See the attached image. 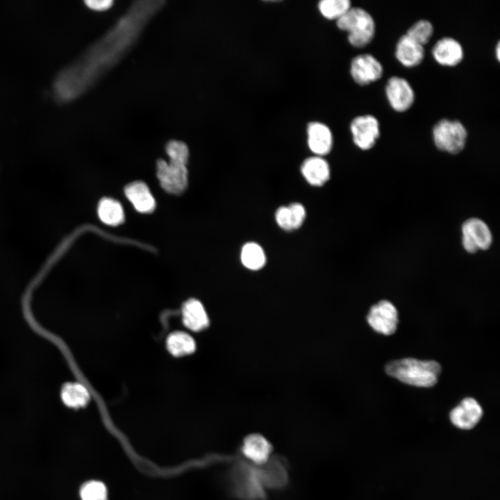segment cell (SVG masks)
<instances>
[{"mask_svg": "<svg viewBox=\"0 0 500 500\" xmlns=\"http://www.w3.org/2000/svg\"><path fill=\"white\" fill-rule=\"evenodd\" d=\"M462 233L463 247L469 253L488 249L492 244L491 231L480 219L470 218L465 221L462 226Z\"/></svg>", "mask_w": 500, "mask_h": 500, "instance_id": "cell-7", "label": "cell"}, {"mask_svg": "<svg viewBox=\"0 0 500 500\" xmlns=\"http://www.w3.org/2000/svg\"><path fill=\"white\" fill-rule=\"evenodd\" d=\"M301 172L306 182L315 187L324 185L330 178L331 174L328 162L318 156L306 158L301 165Z\"/></svg>", "mask_w": 500, "mask_h": 500, "instance_id": "cell-16", "label": "cell"}, {"mask_svg": "<svg viewBox=\"0 0 500 500\" xmlns=\"http://www.w3.org/2000/svg\"><path fill=\"white\" fill-rule=\"evenodd\" d=\"M275 220L281 228L285 231H292L288 206H282L276 210L275 213Z\"/></svg>", "mask_w": 500, "mask_h": 500, "instance_id": "cell-27", "label": "cell"}, {"mask_svg": "<svg viewBox=\"0 0 500 500\" xmlns=\"http://www.w3.org/2000/svg\"><path fill=\"white\" fill-rule=\"evenodd\" d=\"M97 212L101 221L109 226H117L124 220L121 203L112 198L101 199L98 204Z\"/></svg>", "mask_w": 500, "mask_h": 500, "instance_id": "cell-19", "label": "cell"}, {"mask_svg": "<svg viewBox=\"0 0 500 500\" xmlns=\"http://www.w3.org/2000/svg\"><path fill=\"white\" fill-rule=\"evenodd\" d=\"M113 3L112 0H86L85 3L94 10H105L109 8Z\"/></svg>", "mask_w": 500, "mask_h": 500, "instance_id": "cell-28", "label": "cell"}, {"mask_svg": "<svg viewBox=\"0 0 500 500\" xmlns=\"http://www.w3.org/2000/svg\"><path fill=\"white\" fill-rule=\"evenodd\" d=\"M367 320L376 332L390 335L397 330L398 312L391 302L382 300L371 307Z\"/></svg>", "mask_w": 500, "mask_h": 500, "instance_id": "cell-9", "label": "cell"}, {"mask_svg": "<svg viewBox=\"0 0 500 500\" xmlns=\"http://www.w3.org/2000/svg\"><path fill=\"white\" fill-rule=\"evenodd\" d=\"M483 414V409L477 401L472 397H467L451 410L449 416L455 426L468 430L478 424Z\"/></svg>", "mask_w": 500, "mask_h": 500, "instance_id": "cell-11", "label": "cell"}, {"mask_svg": "<svg viewBox=\"0 0 500 500\" xmlns=\"http://www.w3.org/2000/svg\"><path fill=\"white\" fill-rule=\"evenodd\" d=\"M240 260L247 269L256 271L265 266L267 258L264 249L259 244L249 242L241 249Z\"/></svg>", "mask_w": 500, "mask_h": 500, "instance_id": "cell-21", "label": "cell"}, {"mask_svg": "<svg viewBox=\"0 0 500 500\" xmlns=\"http://www.w3.org/2000/svg\"><path fill=\"white\" fill-rule=\"evenodd\" d=\"M495 56L497 59V60H500V44L498 42L497 44V46L495 47Z\"/></svg>", "mask_w": 500, "mask_h": 500, "instance_id": "cell-29", "label": "cell"}, {"mask_svg": "<svg viewBox=\"0 0 500 500\" xmlns=\"http://www.w3.org/2000/svg\"><path fill=\"white\" fill-rule=\"evenodd\" d=\"M350 131L354 144L362 150H369L379 138L380 124L372 115H359L351 120Z\"/></svg>", "mask_w": 500, "mask_h": 500, "instance_id": "cell-6", "label": "cell"}, {"mask_svg": "<svg viewBox=\"0 0 500 500\" xmlns=\"http://www.w3.org/2000/svg\"><path fill=\"white\" fill-rule=\"evenodd\" d=\"M350 74L357 84L367 85L378 81L382 77L383 67L373 55L359 54L351 60Z\"/></svg>", "mask_w": 500, "mask_h": 500, "instance_id": "cell-10", "label": "cell"}, {"mask_svg": "<svg viewBox=\"0 0 500 500\" xmlns=\"http://www.w3.org/2000/svg\"><path fill=\"white\" fill-rule=\"evenodd\" d=\"M60 397L67 407L79 408L88 404L90 394L86 388L81 383H67L61 389Z\"/></svg>", "mask_w": 500, "mask_h": 500, "instance_id": "cell-20", "label": "cell"}, {"mask_svg": "<svg viewBox=\"0 0 500 500\" xmlns=\"http://www.w3.org/2000/svg\"><path fill=\"white\" fill-rule=\"evenodd\" d=\"M385 370L388 375L404 383L430 388L438 382L441 366L434 360L407 358L388 362Z\"/></svg>", "mask_w": 500, "mask_h": 500, "instance_id": "cell-2", "label": "cell"}, {"mask_svg": "<svg viewBox=\"0 0 500 500\" xmlns=\"http://www.w3.org/2000/svg\"><path fill=\"white\" fill-rule=\"evenodd\" d=\"M307 143L314 156L323 157L332 149L333 137L330 128L320 122H311L307 126Z\"/></svg>", "mask_w": 500, "mask_h": 500, "instance_id": "cell-14", "label": "cell"}, {"mask_svg": "<svg viewBox=\"0 0 500 500\" xmlns=\"http://www.w3.org/2000/svg\"><path fill=\"white\" fill-rule=\"evenodd\" d=\"M187 163L169 159H160L156 163V174L162 189L168 193L180 194L187 188L188 173Z\"/></svg>", "mask_w": 500, "mask_h": 500, "instance_id": "cell-5", "label": "cell"}, {"mask_svg": "<svg viewBox=\"0 0 500 500\" xmlns=\"http://www.w3.org/2000/svg\"><path fill=\"white\" fill-rule=\"evenodd\" d=\"M182 313L184 324L194 331H201L208 326V315L201 303L197 299L187 301L183 307Z\"/></svg>", "mask_w": 500, "mask_h": 500, "instance_id": "cell-18", "label": "cell"}, {"mask_svg": "<svg viewBox=\"0 0 500 500\" xmlns=\"http://www.w3.org/2000/svg\"><path fill=\"white\" fill-rule=\"evenodd\" d=\"M240 451L253 465L262 466L269 460L272 446L262 435L252 433L243 440Z\"/></svg>", "mask_w": 500, "mask_h": 500, "instance_id": "cell-13", "label": "cell"}, {"mask_svg": "<svg viewBox=\"0 0 500 500\" xmlns=\"http://www.w3.org/2000/svg\"><path fill=\"white\" fill-rule=\"evenodd\" d=\"M107 496L106 485L99 481H88L80 489L81 500H107Z\"/></svg>", "mask_w": 500, "mask_h": 500, "instance_id": "cell-25", "label": "cell"}, {"mask_svg": "<svg viewBox=\"0 0 500 500\" xmlns=\"http://www.w3.org/2000/svg\"><path fill=\"white\" fill-rule=\"evenodd\" d=\"M434 28L431 22L420 19L414 23L406 34L417 43L424 46L431 40Z\"/></svg>", "mask_w": 500, "mask_h": 500, "instance_id": "cell-24", "label": "cell"}, {"mask_svg": "<svg viewBox=\"0 0 500 500\" xmlns=\"http://www.w3.org/2000/svg\"><path fill=\"white\" fill-rule=\"evenodd\" d=\"M290 217L292 230L297 229L303 224L306 210L300 203H292L288 206Z\"/></svg>", "mask_w": 500, "mask_h": 500, "instance_id": "cell-26", "label": "cell"}, {"mask_svg": "<svg viewBox=\"0 0 500 500\" xmlns=\"http://www.w3.org/2000/svg\"><path fill=\"white\" fill-rule=\"evenodd\" d=\"M349 0H322L318 3V10L328 19L338 20L351 7Z\"/></svg>", "mask_w": 500, "mask_h": 500, "instance_id": "cell-23", "label": "cell"}, {"mask_svg": "<svg viewBox=\"0 0 500 500\" xmlns=\"http://www.w3.org/2000/svg\"><path fill=\"white\" fill-rule=\"evenodd\" d=\"M385 93L390 107L399 112L409 110L415 99L412 85L406 78L401 76H393L388 80Z\"/></svg>", "mask_w": 500, "mask_h": 500, "instance_id": "cell-8", "label": "cell"}, {"mask_svg": "<svg viewBox=\"0 0 500 500\" xmlns=\"http://www.w3.org/2000/svg\"><path fill=\"white\" fill-rule=\"evenodd\" d=\"M431 53L435 62L444 67H455L460 64L464 58L462 44L451 37H444L438 40L433 45Z\"/></svg>", "mask_w": 500, "mask_h": 500, "instance_id": "cell-12", "label": "cell"}, {"mask_svg": "<svg viewBox=\"0 0 500 500\" xmlns=\"http://www.w3.org/2000/svg\"><path fill=\"white\" fill-rule=\"evenodd\" d=\"M338 28L347 33L349 44L356 48L368 45L376 33V24L372 15L364 8L351 6L336 21Z\"/></svg>", "mask_w": 500, "mask_h": 500, "instance_id": "cell-3", "label": "cell"}, {"mask_svg": "<svg viewBox=\"0 0 500 500\" xmlns=\"http://www.w3.org/2000/svg\"><path fill=\"white\" fill-rule=\"evenodd\" d=\"M433 139L441 151L456 154L465 147L467 138L465 126L458 120L442 119L433 127Z\"/></svg>", "mask_w": 500, "mask_h": 500, "instance_id": "cell-4", "label": "cell"}, {"mask_svg": "<svg viewBox=\"0 0 500 500\" xmlns=\"http://www.w3.org/2000/svg\"><path fill=\"white\" fill-rule=\"evenodd\" d=\"M124 193L137 211L150 213L154 210L155 199L145 183L132 182L125 187Z\"/></svg>", "mask_w": 500, "mask_h": 500, "instance_id": "cell-17", "label": "cell"}, {"mask_svg": "<svg viewBox=\"0 0 500 500\" xmlns=\"http://www.w3.org/2000/svg\"><path fill=\"white\" fill-rule=\"evenodd\" d=\"M167 347L173 356H183L192 353L195 350V342L190 335L178 331L168 337Z\"/></svg>", "mask_w": 500, "mask_h": 500, "instance_id": "cell-22", "label": "cell"}, {"mask_svg": "<svg viewBox=\"0 0 500 500\" xmlns=\"http://www.w3.org/2000/svg\"><path fill=\"white\" fill-rule=\"evenodd\" d=\"M394 55L403 66L415 67L423 61L425 50L424 46L404 34L399 38L396 44Z\"/></svg>", "mask_w": 500, "mask_h": 500, "instance_id": "cell-15", "label": "cell"}, {"mask_svg": "<svg viewBox=\"0 0 500 500\" xmlns=\"http://www.w3.org/2000/svg\"><path fill=\"white\" fill-rule=\"evenodd\" d=\"M163 0H138L100 38L62 69L53 81L57 100L71 101L90 89L133 47Z\"/></svg>", "mask_w": 500, "mask_h": 500, "instance_id": "cell-1", "label": "cell"}]
</instances>
